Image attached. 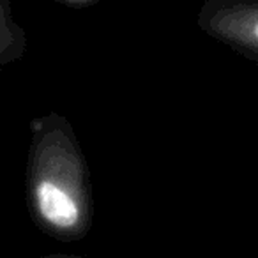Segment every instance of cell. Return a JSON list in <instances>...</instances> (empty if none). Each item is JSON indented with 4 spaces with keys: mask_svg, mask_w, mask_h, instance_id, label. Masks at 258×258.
I'll return each mask as SVG.
<instances>
[{
    "mask_svg": "<svg viewBox=\"0 0 258 258\" xmlns=\"http://www.w3.org/2000/svg\"><path fill=\"white\" fill-rule=\"evenodd\" d=\"M25 170V198L34 225L51 239L76 242L94 219L90 170L73 124L58 111L34 117Z\"/></svg>",
    "mask_w": 258,
    "mask_h": 258,
    "instance_id": "cell-1",
    "label": "cell"
},
{
    "mask_svg": "<svg viewBox=\"0 0 258 258\" xmlns=\"http://www.w3.org/2000/svg\"><path fill=\"white\" fill-rule=\"evenodd\" d=\"M197 25L205 36L258 64V0H204Z\"/></svg>",
    "mask_w": 258,
    "mask_h": 258,
    "instance_id": "cell-2",
    "label": "cell"
},
{
    "mask_svg": "<svg viewBox=\"0 0 258 258\" xmlns=\"http://www.w3.org/2000/svg\"><path fill=\"white\" fill-rule=\"evenodd\" d=\"M27 43V32L16 22L11 0H0V68L23 58Z\"/></svg>",
    "mask_w": 258,
    "mask_h": 258,
    "instance_id": "cell-3",
    "label": "cell"
},
{
    "mask_svg": "<svg viewBox=\"0 0 258 258\" xmlns=\"http://www.w3.org/2000/svg\"><path fill=\"white\" fill-rule=\"evenodd\" d=\"M57 2H60V4L68 6L71 9H85L96 6L99 0H57Z\"/></svg>",
    "mask_w": 258,
    "mask_h": 258,
    "instance_id": "cell-4",
    "label": "cell"
}]
</instances>
